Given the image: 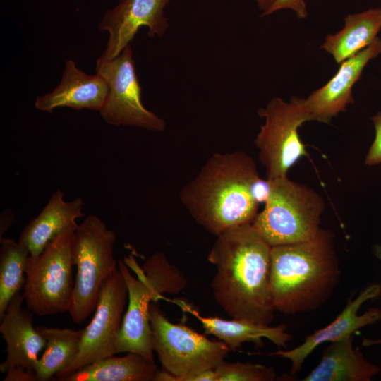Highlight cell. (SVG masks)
Masks as SVG:
<instances>
[{
  "instance_id": "1",
  "label": "cell",
  "mask_w": 381,
  "mask_h": 381,
  "mask_svg": "<svg viewBox=\"0 0 381 381\" xmlns=\"http://www.w3.org/2000/svg\"><path fill=\"white\" fill-rule=\"evenodd\" d=\"M269 181L259 175L255 160L243 151L214 153L179 193L193 219L217 236L253 223L266 201Z\"/></svg>"
},
{
  "instance_id": "2",
  "label": "cell",
  "mask_w": 381,
  "mask_h": 381,
  "mask_svg": "<svg viewBox=\"0 0 381 381\" xmlns=\"http://www.w3.org/2000/svg\"><path fill=\"white\" fill-rule=\"evenodd\" d=\"M207 260L216 268L211 289L219 306L232 318L270 325L271 246L253 224L218 235Z\"/></svg>"
},
{
  "instance_id": "3",
  "label": "cell",
  "mask_w": 381,
  "mask_h": 381,
  "mask_svg": "<svg viewBox=\"0 0 381 381\" xmlns=\"http://www.w3.org/2000/svg\"><path fill=\"white\" fill-rule=\"evenodd\" d=\"M341 277L334 233L320 229L311 239L271 247L270 291L275 311L311 312L332 296Z\"/></svg>"
},
{
  "instance_id": "4",
  "label": "cell",
  "mask_w": 381,
  "mask_h": 381,
  "mask_svg": "<svg viewBox=\"0 0 381 381\" xmlns=\"http://www.w3.org/2000/svg\"><path fill=\"white\" fill-rule=\"evenodd\" d=\"M269 193L263 210L253 222L272 247L306 241L319 231L325 204L310 187L287 176L267 180Z\"/></svg>"
},
{
  "instance_id": "5",
  "label": "cell",
  "mask_w": 381,
  "mask_h": 381,
  "mask_svg": "<svg viewBox=\"0 0 381 381\" xmlns=\"http://www.w3.org/2000/svg\"><path fill=\"white\" fill-rule=\"evenodd\" d=\"M115 231L98 217L91 214L75 229L74 264L77 267L68 313L77 324L95 310L102 287L118 268L114 256Z\"/></svg>"
},
{
  "instance_id": "6",
  "label": "cell",
  "mask_w": 381,
  "mask_h": 381,
  "mask_svg": "<svg viewBox=\"0 0 381 381\" xmlns=\"http://www.w3.org/2000/svg\"><path fill=\"white\" fill-rule=\"evenodd\" d=\"M75 227L59 234L37 256H29L25 268L23 298L39 317L68 312L74 283Z\"/></svg>"
},
{
  "instance_id": "7",
  "label": "cell",
  "mask_w": 381,
  "mask_h": 381,
  "mask_svg": "<svg viewBox=\"0 0 381 381\" xmlns=\"http://www.w3.org/2000/svg\"><path fill=\"white\" fill-rule=\"evenodd\" d=\"M118 267L128 289V307L116 342V354L133 352L155 361L150 304L164 298V293L174 294L176 282L159 267H140L132 255L119 260Z\"/></svg>"
},
{
  "instance_id": "8",
  "label": "cell",
  "mask_w": 381,
  "mask_h": 381,
  "mask_svg": "<svg viewBox=\"0 0 381 381\" xmlns=\"http://www.w3.org/2000/svg\"><path fill=\"white\" fill-rule=\"evenodd\" d=\"M258 113L265 119V123L255 144L265 168L266 179L286 176L301 157L308 155L298 134L299 127L312 121L305 99L294 97L286 102L274 97Z\"/></svg>"
},
{
  "instance_id": "9",
  "label": "cell",
  "mask_w": 381,
  "mask_h": 381,
  "mask_svg": "<svg viewBox=\"0 0 381 381\" xmlns=\"http://www.w3.org/2000/svg\"><path fill=\"white\" fill-rule=\"evenodd\" d=\"M152 346L163 368L177 381L202 371L215 369L231 351L222 341L207 339L183 324H174L155 303L149 307Z\"/></svg>"
},
{
  "instance_id": "10",
  "label": "cell",
  "mask_w": 381,
  "mask_h": 381,
  "mask_svg": "<svg viewBox=\"0 0 381 381\" xmlns=\"http://www.w3.org/2000/svg\"><path fill=\"white\" fill-rule=\"evenodd\" d=\"M96 73L106 81L108 94L99 111L109 124L129 126L152 131H162L166 123L163 119L147 109L141 101V87L135 73L131 46H126L116 57L96 62Z\"/></svg>"
},
{
  "instance_id": "11",
  "label": "cell",
  "mask_w": 381,
  "mask_h": 381,
  "mask_svg": "<svg viewBox=\"0 0 381 381\" xmlns=\"http://www.w3.org/2000/svg\"><path fill=\"white\" fill-rule=\"evenodd\" d=\"M127 300L128 289L118 267L103 284L95 315L83 329L79 350L69 365L56 375L58 380L61 381L87 365L116 354V342Z\"/></svg>"
},
{
  "instance_id": "12",
  "label": "cell",
  "mask_w": 381,
  "mask_h": 381,
  "mask_svg": "<svg viewBox=\"0 0 381 381\" xmlns=\"http://www.w3.org/2000/svg\"><path fill=\"white\" fill-rule=\"evenodd\" d=\"M18 292L9 302L0 320V333L6 343V358L0 364L4 381H37L35 365L46 339L33 325L32 313L23 307Z\"/></svg>"
},
{
  "instance_id": "13",
  "label": "cell",
  "mask_w": 381,
  "mask_h": 381,
  "mask_svg": "<svg viewBox=\"0 0 381 381\" xmlns=\"http://www.w3.org/2000/svg\"><path fill=\"white\" fill-rule=\"evenodd\" d=\"M171 1L120 0L106 11L99 28L108 32L109 39L100 58L110 60L119 55L142 26L147 27L150 37H162L169 27L164 8Z\"/></svg>"
},
{
  "instance_id": "14",
  "label": "cell",
  "mask_w": 381,
  "mask_h": 381,
  "mask_svg": "<svg viewBox=\"0 0 381 381\" xmlns=\"http://www.w3.org/2000/svg\"><path fill=\"white\" fill-rule=\"evenodd\" d=\"M380 296L381 284H368L356 297L347 300L344 308L328 325L307 336L299 346L290 350H278L270 355L289 360L291 363L290 374L294 375L300 371L306 359L320 345L352 336L358 329L380 321L381 309L378 308H370L363 314H358L363 303Z\"/></svg>"
},
{
  "instance_id": "15",
  "label": "cell",
  "mask_w": 381,
  "mask_h": 381,
  "mask_svg": "<svg viewBox=\"0 0 381 381\" xmlns=\"http://www.w3.org/2000/svg\"><path fill=\"white\" fill-rule=\"evenodd\" d=\"M381 54V39L377 37L368 47L344 61L336 74L306 99L312 121L329 123L354 103L352 88L367 64Z\"/></svg>"
},
{
  "instance_id": "16",
  "label": "cell",
  "mask_w": 381,
  "mask_h": 381,
  "mask_svg": "<svg viewBox=\"0 0 381 381\" xmlns=\"http://www.w3.org/2000/svg\"><path fill=\"white\" fill-rule=\"evenodd\" d=\"M108 91L106 81L99 73L86 74L76 66L73 60L69 59L65 63L59 85L53 91L38 96L35 107L40 111L51 113L57 107L99 111Z\"/></svg>"
},
{
  "instance_id": "17",
  "label": "cell",
  "mask_w": 381,
  "mask_h": 381,
  "mask_svg": "<svg viewBox=\"0 0 381 381\" xmlns=\"http://www.w3.org/2000/svg\"><path fill=\"white\" fill-rule=\"evenodd\" d=\"M83 208L80 197L66 201L64 193L56 190L39 214L21 231L18 241L28 247L30 256L38 255L59 234L77 227L76 220L83 217Z\"/></svg>"
},
{
  "instance_id": "18",
  "label": "cell",
  "mask_w": 381,
  "mask_h": 381,
  "mask_svg": "<svg viewBox=\"0 0 381 381\" xmlns=\"http://www.w3.org/2000/svg\"><path fill=\"white\" fill-rule=\"evenodd\" d=\"M171 301L184 312L196 318L206 334L214 336L231 351H236L244 342H253L258 346H262L264 338L279 348H286L288 341L291 339V336L286 332V326L284 324L270 327L246 319L225 320L217 317H204L184 301L177 299Z\"/></svg>"
},
{
  "instance_id": "19",
  "label": "cell",
  "mask_w": 381,
  "mask_h": 381,
  "mask_svg": "<svg viewBox=\"0 0 381 381\" xmlns=\"http://www.w3.org/2000/svg\"><path fill=\"white\" fill-rule=\"evenodd\" d=\"M317 366L303 381H370L380 368L352 344V336L330 342Z\"/></svg>"
},
{
  "instance_id": "20",
  "label": "cell",
  "mask_w": 381,
  "mask_h": 381,
  "mask_svg": "<svg viewBox=\"0 0 381 381\" xmlns=\"http://www.w3.org/2000/svg\"><path fill=\"white\" fill-rule=\"evenodd\" d=\"M381 30V8H371L363 12L347 15L344 26L329 35L321 48L337 64L355 55L370 45Z\"/></svg>"
},
{
  "instance_id": "21",
  "label": "cell",
  "mask_w": 381,
  "mask_h": 381,
  "mask_svg": "<svg viewBox=\"0 0 381 381\" xmlns=\"http://www.w3.org/2000/svg\"><path fill=\"white\" fill-rule=\"evenodd\" d=\"M159 371L155 361L139 353L110 356L75 371L61 381H154Z\"/></svg>"
},
{
  "instance_id": "22",
  "label": "cell",
  "mask_w": 381,
  "mask_h": 381,
  "mask_svg": "<svg viewBox=\"0 0 381 381\" xmlns=\"http://www.w3.org/2000/svg\"><path fill=\"white\" fill-rule=\"evenodd\" d=\"M46 339L44 353L37 361L35 373L37 381H47L67 368L76 356L82 339L83 329L36 327Z\"/></svg>"
},
{
  "instance_id": "23",
  "label": "cell",
  "mask_w": 381,
  "mask_h": 381,
  "mask_svg": "<svg viewBox=\"0 0 381 381\" xmlns=\"http://www.w3.org/2000/svg\"><path fill=\"white\" fill-rule=\"evenodd\" d=\"M0 320L12 298L23 287L30 250L20 241L0 238Z\"/></svg>"
},
{
  "instance_id": "24",
  "label": "cell",
  "mask_w": 381,
  "mask_h": 381,
  "mask_svg": "<svg viewBox=\"0 0 381 381\" xmlns=\"http://www.w3.org/2000/svg\"><path fill=\"white\" fill-rule=\"evenodd\" d=\"M217 381H272L277 375L272 367L251 363L222 361L215 368Z\"/></svg>"
},
{
  "instance_id": "25",
  "label": "cell",
  "mask_w": 381,
  "mask_h": 381,
  "mask_svg": "<svg viewBox=\"0 0 381 381\" xmlns=\"http://www.w3.org/2000/svg\"><path fill=\"white\" fill-rule=\"evenodd\" d=\"M375 135L368 152L365 156V164L375 166L381 163V109L371 117Z\"/></svg>"
},
{
  "instance_id": "26",
  "label": "cell",
  "mask_w": 381,
  "mask_h": 381,
  "mask_svg": "<svg viewBox=\"0 0 381 381\" xmlns=\"http://www.w3.org/2000/svg\"><path fill=\"white\" fill-rule=\"evenodd\" d=\"M282 9H291L294 11L300 18L307 16L306 5L304 0H275L271 8L263 15H270Z\"/></svg>"
},
{
  "instance_id": "27",
  "label": "cell",
  "mask_w": 381,
  "mask_h": 381,
  "mask_svg": "<svg viewBox=\"0 0 381 381\" xmlns=\"http://www.w3.org/2000/svg\"><path fill=\"white\" fill-rule=\"evenodd\" d=\"M181 381H217L215 369H209L183 377Z\"/></svg>"
},
{
  "instance_id": "28",
  "label": "cell",
  "mask_w": 381,
  "mask_h": 381,
  "mask_svg": "<svg viewBox=\"0 0 381 381\" xmlns=\"http://www.w3.org/2000/svg\"><path fill=\"white\" fill-rule=\"evenodd\" d=\"M15 222V215L11 209H6L0 218V238Z\"/></svg>"
},
{
  "instance_id": "29",
  "label": "cell",
  "mask_w": 381,
  "mask_h": 381,
  "mask_svg": "<svg viewBox=\"0 0 381 381\" xmlns=\"http://www.w3.org/2000/svg\"><path fill=\"white\" fill-rule=\"evenodd\" d=\"M154 381H177V376L164 369V370H159Z\"/></svg>"
},
{
  "instance_id": "30",
  "label": "cell",
  "mask_w": 381,
  "mask_h": 381,
  "mask_svg": "<svg viewBox=\"0 0 381 381\" xmlns=\"http://www.w3.org/2000/svg\"><path fill=\"white\" fill-rule=\"evenodd\" d=\"M259 8L262 11L261 16H263V15L271 8V6L274 3L275 0H254Z\"/></svg>"
},
{
  "instance_id": "31",
  "label": "cell",
  "mask_w": 381,
  "mask_h": 381,
  "mask_svg": "<svg viewBox=\"0 0 381 381\" xmlns=\"http://www.w3.org/2000/svg\"><path fill=\"white\" fill-rule=\"evenodd\" d=\"M374 255L381 262V244L376 243L373 246Z\"/></svg>"
},
{
  "instance_id": "32",
  "label": "cell",
  "mask_w": 381,
  "mask_h": 381,
  "mask_svg": "<svg viewBox=\"0 0 381 381\" xmlns=\"http://www.w3.org/2000/svg\"><path fill=\"white\" fill-rule=\"evenodd\" d=\"M375 344H381V339L372 340V339L365 338L362 342V345L363 346H372V345H375Z\"/></svg>"
}]
</instances>
